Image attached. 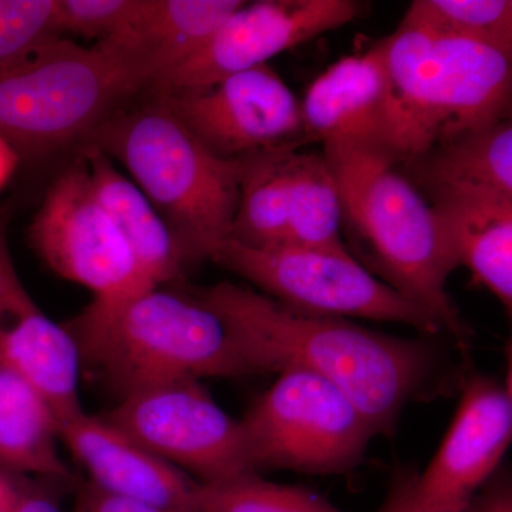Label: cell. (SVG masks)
I'll return each instance as SVG.
<instances>
[{
	"instance_id": "cell-1",
	"label": "cell",
	"mask_w": 512,
	"mask_h": 512,
	"mask_svg": "<svg viewBox=\"0 0 512 512\" xmlns=\"http://www.w3.org/2000/svg\"><path fill=\"white\" fill-rule=\"evenodd\" d=\"M191 293L220 316L249 372L302 370L326 380L376 436H392L404 407L427 393L437 372L436 349L426 340L295 312L247 285L220 282Z\"/></svg>"
},
{
	"instance_id": "cell-2",
	"label": "cell",
	"mask_w": 512,
	"mask_h": 512,
	"mask_svg": "<svg viewBox=\"0 0 512 512\" xmlns=\"http://www.w3.org/2000/svg\"><path fill=\"white\" fill-rule=\"evenodd\" d=\"M355 258L384 284L429 312L458 348L471 333L447 291L458 268L446 232L396 156L379 148L323 147Z\"/></svg>"
},
{
	"instance_id": "cell-3",
	"label": "cell",
	"mask_w": 512,
	"mask_h": 512,
	"mask_svg": "<svg viewBox=\"0 0 512 512\" xmlns=\"http://www.w3.org/2000/svg\"><path fill=\"white\" fill-rule=\"evenodd\" d=\"M82 370L120 397L171 380L251 375L220 316L164 286L93 299L64 325Z\"/></svg>"
},
{
	"instance_id": "cell-4",
	"label": "cell",
	"mask_w": 512,
	"mask_h": 512,
	"mask_svg": "<svg viewBox=\"0 0 512 512\" xmlns=\"http://www.w3.org/2000/svg\"><path fill=\"white\" fill-rule=\"evenodd\" d=\"M148 94L143 103L110 114L83 143L126 168L170 228L185 268L211 261L231 238L239 161L212 154L163 97Z\"/></svg>"
},
{
	"instance_id": "cell-5",
	"label": "cell",
	"mask_w": 512,
	"mask_h": 512,
	"mask_svg": "<svg viewBox=\"0 0 512 512\" xmlns=\"http://www.w3.org/2000/svg\"><path fill=\"white\" fill-rule=\"evenodd\" d=\"M384 45L400 163L440 141L511 119L512 53L406 16Z\"/></svg>"
},
{
	"instance_id": "cell-6",
	"label": "cell",
	"mask_w": 512,
	"mask_h": 512,
	"mask_svg": "<svg viewBox=\"0 0 512 512\" xmlns=\"http://www.w3.org/2000/svg\"><path fill=\"white\" fill-rule=\"evenodd\" d=\"M133 96L94 47L59 37L0 70V138L20 160L50 156Z\"/></svg>"
},
{
	"instance_id": "cell-7",
	"label": "cell",
	"mask_w": 512,
	"mask_h": 512,
	"mask_svg": "<svg viewBox=\"0 0 512 512\" xmlns=\"http://www.w3.org/2000/svg\"><path fill=\"white\" fill-rule=\"evenodd\" d=\"M211 261L295 312L404 323L426 335L443 330L429 312L384 284L349 249L254 248L228 239Z\"/></svg>"
},
{
	"instance_id": "cell-8",
	"label": "cell",
	"mask_w": 512,
	"mask_h": 512,
	"mask_svg": "<svg viewBox=\"0 0 512 512\" xmlns=\"http://www.w3.org/2000/svg\"><path fill=\"white\" fill-rule=\"evenodd\" d=\"M241 423L255 473L284 468L345 474L360 464L376 436L345 394L302 370L279 373Z\"/></svg>"
},
{
	"instance_id": "cell-9",
	"label": "cell",
	"mask_w": 512,
	"mask_h": 512,
	"mask_svg": "<svg viewBox=\"0 0 512 512\" xmlns=\"http://www.w3.org/2000/svg\"><path fill=\"white\" fill-rule=\"evenodd\" d=\"M239 161L231 238L254 248L348 249L342 204L325 154L286 146Z\"/></svg>"
},
{
	"instance_id": "cell-10",
	"label": "cell",
	"mask_w": 512,
	"mask_h": 512,
	"mask_svg": "<svg viewBox=\"0 0 512 512\" xmlns=\"http://www.w3.org/2000/svg\"><path fill=\"white\" fill-rule=\"evenodd\" d=\"M101 417L197 483L255 473L241 420L229 416L200 380L143 387Z\"/></svg>"
},
{
	"instance_id": "cell-11",
	"label": "cell",
	"mask_w": 512,
	"mask_h": 512,
	"mask_svg": "<svg viewBox=\"0 0 512 512\" xmlns=\"http://www.w3.org/2000/svg\"><path fill=\"white\" fill-rule=\"evenodd\" d=\"M29 242L55 274L89 289L93 299L156 288L97 200L79 153L47 188L30 224Z\"/></svg>"
},
{
	"instance_id": "cell-12",
	"label": "cell",
	"mask_w": 512,
	"mask_h": 512,
	"mask_svg": "<svg viewBox=\"0 0 512 512\" xmlns=\"http://www.w3.org/2000/svg\"><path fill=\"white\" fill-rule=\"evenodd\" d=\"M362 9V3L355 0L245 2L197 53L158 79L147 92L205 89L348 25L362 15Z\"/></svg>"
},
{
	"instance_id": "cell-13",
	"label": "cell",
	"mask_w": 512,
	"mask_h": 512,
	"mask_svg": "<svg viewBox=\"0 0 512 512\" xmlns=\"http://www.w3.org/2000/svg\"><path fill=\"white\" fill-rule=\"evenodd\" d=\"M153 94L163 97L185 127L222 160L311 143L301 101L269 64L205 89Z\"/></svg>"
},
{
	"instance_id": "cell-14",
	"label": "cell",
	"mask_w": 512,
	"mask_h": 512,
	"mask_svg": "<svg viewBox=\"0 0 512 512\" xmlns=\"http://www.w3.org/2000/svg\"><path fill=\"white\" fill-rule=\"evenodd\" d=\"M511 437L510 380L468 377L443 443L426 471L416 476L417 494L436 507L468 510L500 466Z\"/></svg>"
},
{
	"instance_id": "cell-15",
	"label": "cell",
	"mask_w": 512,
	"mask_h": 512,
	"mask_svg": "<svg viewBox=\"0 0 512 512\" xmlns=\"http://www.w3.org/2000/svg\"><path fill=\"white\" fill-rule=\"evenodd\" d=\"M301 104L303 127L311 143L379 148L397 157L384 39L365 53L329 66L313 80Z\"/></svg>"
},
{
	"instance_id": "cell-16",
	"label": "cell",
	"mask_w": 512,
	"mask_h": 512,
	"mask_svg": "<svg viewBox=\"0 0 512 512\" xmlns=\"http://www.w3.org/2000/svg\"><path fill=\"white\" fill-rule=\"evenodd\" d=\"M12 214L10 202L0 207V362L29 377L60 419L83 409L79 350L64 325L39 308L20 279L8 241Z\"/></svg>"
},
{
	"instance_id": "cell-17",
	"label": "cell",
	"mask_w": 512,
	"mask_h": 512,
	"mask_svg": "<svg viewBox=\"0 0 512 512\" xmlns=\"http://www.w3.org/2000/svg\"><path fill=\"white\" fill-rule=\"evenodd\" d=\"M244 0H143L140 12L94 50L131 93L197 53Z\"/></svg>"
},
{
	"instance_id": "cell-18",
	"label": "cell",
	"mask_w": 512,
	"mask_h": 512,
	"mask_svg": "<svg viewBox=\"0 0 512 512\" xmlns=\"http://www.w3.org/2000/svg\"><path fill=\"white\" fill-rule=\"evenodd\" d=\"M60 440L92 484L167 512H190L197 481L83 409L60 417Z\"/></svg>"
},
{
	"instance_id": "cell-19",
	"label": "cell",
	"mask_w": 512,
	"mask_h": 512,
	"mask_svg": "<svg viewBox=\"0 0 512 512\" xmlns=\"http://www.w3.org/2000/svg\"><path fill=\"white\" fill-rule=\"evenodd\" d=\"M443 225L458 268L512 309V197L448 192L427 198Z\"/></svg>"
},
{
	"instance_id": "cell-20",
	"label": "cell",
	"mask_w": 512,
	"mask_h": 512,
	"mask_svg": "<svg viewBox=\"0 0 512 512\" xmlns=\"http://www.w3.org/2000/svg\"><path fill=\"white\" fill-rule=\"evenodd\" d=\"M77 153L87 165L97 200L148 281L156 286L180 281L185 269L180 249L146 194L100 148L82 143Z\"/></svg>"
},
{
	"instance_id": "cell-21",
	"label": "cell",
	"mask_w": 512,
	"mask_h": 512,
	"mask_svg": "<svg viewBox=\"0 0 512 512\" xmlns=\"http://www.w3.org/2000/svg\"><path fill=\"white\" fill-rule=\"evenodd\" d=\"M399 164L426 198L448 192L512 197L511 119L440 141Z\"/></svg>"
},
{
	"instance_id": "cell-22",
	"label": "cell",
	"mask_w": 512,
	"mask_h": 512,
	"mask_svg": "<svg viewBox=\"0 0 512 512\" xmlns=\"http://www.w3.org/2000/svg\"><path fill=\"white\" fill-rule=\"evenodd\" d=\"M59 416L29 377L0 362V471L69 481L60 457Z\"/></svg>"
},
{
	"instance_id": "cell-23",
	"label": "cell",
	"mask_w": 512,
	"mask_h": 512,
	"mask_svg": "<svg viewBox=\"0 0 512 512\" xmlns=\"http://www.w3.org/2000/svg\"><path fill=\"white\" fill-rule=\"evenodd\" d=\"M190 512H343L325 498L293 485L244 474L214 484L197 485Z\"/></svg>"
},
{
	"instance_id": "cell-24",
	"label": "cell",
	"mask_w": 512,
	"mask_h": 512,
	"mask_svg": "<svg viewBox=\"0 0 512 512\" xmlns=\"http://www.w3.org/2000/svg\"><path fill=\"white\" fill-rule=\"evenodd\" d=\"M404 16L436 32L512 53L510 0H416Z\"/></svg>"
},
{
	"instance_id": "cell-25",
	"label": "cell",
	"mask_w": 512,
	"mask_h": 512,
	"mask_svg": "<svg viewBox=\"0 0 512 512\" xmlns=\"http://www.w3.org/2000/svg\"><path fill=\"white\" fill-rule=\"evenodd\" d=\"M59 37L56 0H0V70Z\"/></svg>"
},
{
	"instance_id": "cell-26",
	"label": "cell",
	"mask_w": 512,
	"mask_h": 512,
	"mask_svg": "<svg viewBox=\"0 0 512 512\" xmlns=\"http://www.w3.org/2000/svg\"><path fill=\"white\" fill-rule=\"evenodd\" d=\"M143 0H56L59 35L109 39L140 12Z\"/></svg>"
},
{
	"instance_id": "cell-27",
	"label": "cell",
	"mask_w": 512,
	"mask_h": 512,
	"mask_svg": "<svg viewBox=\"0 0 512 512\" xmlns=\"http://www.w3.org/2000/svg\"><path fill=\"white\" fill-rule=\"evenodd\" d=\"M416 476V473L407 470L397 474L386 500L377 512H468L424 503L417 494Z\"/></svg>"
},
{
	"instance_id": "cell-28",
	"label": "cell",
	"mask_w": 512,
	"mask_h": 512,
	"mask_svg": "<svg viewBox=\"0 0 512 512\" xmlns=\"http://www.w3.org/2000/svg\"><path fill=\"white\" fill-rule=\"evenodd\" d=\"M73 512H167L100 490L92 483L82 488Z\"/></svg>"
},
{
	"instance_id": "cell-29",
	"label": "cell",
	"mask_w": 512,
	"mask_h": 512,
	"mask_svg": "<svg viewBox=\"0 0 512 512\" xmlns=\"http://www.w3.org/2000/svg\"><path fill=\"white\" fill-rule=\"evenodd\" d=\"M468 512H512L510 477L505 474L491 477L471 501Z\"/></svg>"
},
{
	"instance_id": "cell-30",
	"label": "cell",
	"mask_w": 512,
	"mask_h": 512,
	"mask_svg": "<svg viewBox=\"0 0 512 512\" xmlns=\"http://www.w3.org/2000/svg\"><path fill=\"white\" fill-rule=\"evenodd\" d=\"M15 512H62L56 498L43 488L20 481V493Z\"/></svg>"
},
{
	"instance_id": "cell-31",
	"label": "cell",
	"mask_w": 512,
	"mask_h": 512,
	"mask_svg": "<svg viewBox=\"0 0 512 512\" xmlns=\"http://www.w3.org/2000/svg\"><path fill=\"white\" fill-rule=\"evenodd\" d=\"M22 477L0 471V512H15Z\"/></svg>"
},
{
	"instance_id": "cell-32",
	"label": "cell",
	"mask_w": 512,
	"mask_h": 512,
	"mask_svg": "<svg viewBox=\"0 0 512 512\" xmlns=\"http://www.w3.org/2000/svg\"><path fill=\"white\" fill-rule=\"evenodd\" d=\"M19 163L20 157L16 151L0 138V188L8 183Z\"/></svg>"
}]
</instances>
